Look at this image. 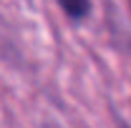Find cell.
Instances as JSON below:
<instances>
[{
	"label": "cell",
	"mask_w": 131,
	"mask_h": 128,
	"mask_svg": "<svg viewBox=\"0 0 131 128\" xmlns=\"http://www.w3.org/2000/svg\"><path fill=\"white\" fill-rule=\"evenodd\" d=\"M63 10L71 18H81V15H86V13L91 10V5H88V3H83V5H68V3H63Z\"/></svg>",
	"instance_id": "obj_1"
}]
</instances>
